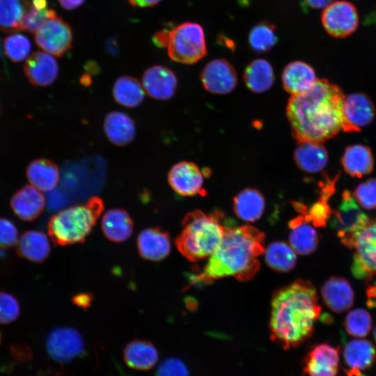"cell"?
<instances>
[{
    "instance_id": "9c48e42d",
    "label": "cell",
    "mask_w": 376,
    "mask_h": 376,
    "mask_svg": "<svg viewBox=\"0 0 376 376\" xmlns=\"http://www.w3.org/2000/svg\"><path fill=\"white\" fill-rule=\"evenodd\" d=\"M35 41L45 52L56 56H62L72 47V29L68 23L56 14L47 19L35 32Z\"/></svg>"
},
{
    "instance_id": "f907efd6",
    "label": "cell",
    "mask_w": 376,
    "mask_h": 376,
    "mask_svg": "<svg viewBox=\"0 0 376 376\" xmlns=\"http://www.w3.org/2000/svg\"><path fill=\"white\" fill-rule=\"evenodd\" d=\"M309 6L314 8H323L329 6L333 0H304Z\"/></svg>"
},
{
    "instance_id": "30bf717a",
    "label": "cell",
    "mask_w": 376,
    "mask_h": 376,
    "mask_svg": "<svg viewBox=\"0 0 376 376\" xmlns=\"http://www.w3.org/2000/svg\"><path fill=\"white\" fill-rule=\"evenodd\" d=\"M49 356L55 361L67 363L81 356L85 352V343L81 334L71 327H57L52 329L46 339Z\"/></svg>"
},
{
    "instance_id": "d6986e66",
    "label": "cell",
    "mask_w": 376,
    "mask_h": 376,
    "mask_svg": "<svg viewBox=\"0 0 376 376\" xmlns=\"http://www.w3.org/2000/svg\"><path fill=\"white\" fill-rule=\"evenodd\" d=\"M321 295L325 306L336 313L348 311L354 304V291L345 278L330 277L322 285Z\"/></svg>"
},
{
    "instance_id": "7dc6e473",
    "label": "cell",
    "mask_w": 376,
    "mask_h": 376,
    "mask_svg": "<svg viewBox=\"0 0 376 376\" xmlns=\"http://www.w3.org/2000/svg\"><path fill=\"white\" fill-rule=\"evenodd\" d=\"M61 6L68 10H74L85 1V0H58Z\"/></svg>"
},
{
    "instance_id": "816d5d0a",
    "label": "cell",
    "mask_w": 376,
    "mask_h": 376,
    "mask_svg": "<svg viewBox=\"0 0 376 376\" xmlns=\"http://www.w3.org/2000/svg\"><path fill=\"white\" fill-rule=\"evenodd\" d=\"M373 338H374V340H375V342L376 343V326L374 329V331H373Z\"/></svg>"
},
{
    "instance_id": "44dd1931",
    "label": "cell",
    "mask_w": 376,
    "mask_h": 376,
    "mask_svg": "<svg viewBox=\"0 0 376 376\" xmlns=\"http://www.w3.org/2000/svg\"><path fill=\"white\" fill-rule=\"evenodd\" d=\"M281 79L284 89L292 95L308 91L318 79L314 69L301 61L288 63L283 71Z\"/></svg>"
},
{
    "instance_id": "e575fe53",
    "label": "cell",
    "mask_w": 376,
    "mask_h": 376,
    "mask_svg": "<svg viewBox=\"0 0 376 376\" xmlns=\"http://www.w3.org/2000/svg\"><path fill=\"white\" fill-rule=\"evenodd\" d=\"M267 264L273 269L287 272L292 269L297 262L296 252L290 245L283 242H274L265 251Z\"/></svg>"
},
{
    "instance_id": "d4e9b609",
    "label": "cell",
    "mask_w": 376,
    "mask_h": 376,
    "mask_svg": "<svg viewBox=\"0 0 376 376\" xmlns=\"http://www.w3.org/2000/svg\"><path fill=\"white\" fill-rule=\"evenodd\" d=\"M304 217H297L289 223V242L294 251L300 255H308L317 249L319 242L318 232Z\"/></svg>"
},
{
    "instance_id": "d6a6232c",
    "label": "cell",
    "mask_w": 376,
    "mask_h": 376,
    "mask_svg": "<svg viewBox=\"0 0 376 376\" xmlns=\"http://www.w3.org/2000/svg\"><path fill=\"white\" fill-rule=\"evenodd\" d=\"M145 91L138 79L130 76H123L116 79L113 87V96L119 104L134 108L144 100Z\"/></svg>"
},
{
    "instance_id": "db71d44e",
    "label": "cell",
    "mask_w": 376,
    "mask_h": 376,
    "mask_svg": "<svg viewBox=\"0 0 376 376\" xmlns=\"http://www.w3.org/2000/svg\"><path fill=\"white\" fill-rule=\"evenodd\" d=\"M1 334L0 332V343H1Z\"/></svg>"
},
{
    "instance_id": "7bdbcfd3",
    "label": "cell",
    "mask_w": 376,
    "mask_h": 376,
    "mask_svg": "<svg viewBox=\"0 0 376 376\" xmlns=\"http://www.w3.org/2000/svg\"><path fill=\"white\" fill-rule=\"evenodd\" d=\"M155 376H189V373L187 366L181 359L170 357L159 364Z\"/></svg>"
},
{
    "instance_id": "c3c4849f",
    "label": "cell",
    "mask_w": 376,
    "mask_h": 376,
    "mask_svg": "<svg viewBox=\"0 0 376 376\" xmlns=\"http://www.w3.org/2000/svg\"><path fill=\"white\" fill-rule=\"evenodd\" d=\"M367 304L370 307L376 308V284L370 285L366 290Z\"/></svg>"
},
{
    "instance_id": "52a82bcc",
    "label": "cell",
    "mask_w": 376,
    "mask_h": 376,
    "mask_svg": "<svg viewBox=\"0 0 376 376\" xmlns=\"http://www.w3.org/2000/svg\"><path fill=\"white\" fill-rule=\"evenodd\" d=\"M370 220L350 191L345 190L338 208L332 211L330 226L340 242L352 249L354 238Z\"/></svg>"
},
{
    "instance_id": "3957f363",
    "label": "cell",
    "mask_w": 376,
    "mask_h": 376,
    "mask_svg": "<svg viewBox=\"0 0 376 376\" xmlns=\"http://www.w3.org/2000/svg\"><path fill=\"white\" fill-rule=\"evenodd\" d=\"M264 251L265 234L258 229L249 225L227 227L220 245L203 271L189 277L190 284H207L229 276L246 281L258 272V257Z\"/></svg>"
},
{
    "instance_id": "4316f807",
    "label": "cell",
    "mask_w": 376,
    "mask_h": 376,
    "mask_svg": "<svg viewBox=\"0 0 376 376\" xmlns=\"http://www.w3.org/2000/svg\"><path fill=\"white\" fill-rule=\"evenodd\" d=\"M101 228L108 240L122 242L132 235L134 223L126 210L113 208L107 211L102 216Z\"/></svg>"
},
{
    "instance_id": "d590c367",
    "label": "cell",
    "mask_w": 376,
    "mask_h": 376,
    "mask_svg": "<svg viewBox=\"0 0 376 376\" xmlns=\"http://www.w3.org/2000/svg\"><path fill=\"white\" fill-rule=\"evenodd\" d=\"M249 44L257 52H264L271 49L277 42L275 26L267 22H260L249 32Z\"/></svg>"
},
{
    "instance_id": "f6af8a7d",
    "label": "cell",
    "mask_w": 376,
    "mask_h": 376,
    "mask_svg": "<svg viewBox=\"0 0 376 376\" xmlns=\"http://www.w3.org/2000/svg\"><path fill=\"white\" fill-rule=\"evenodd\" d=\"M13 356L19 361H28L32 357V352L29 346L22 343H15L10 346Z\"/></svg>"
},
{
    "instance_id": "603a6c76",
    "label": "cell",
    "mask_w": 376,
    "mask_h": 376,
    "mask_svg": "<svg viewBox=\"0 0 376 376\" xmlns=\"http://www.w3.org/2000/svg\"><path fill=\"white\" fill-rule=\"evenodd\" d=\"M159 354L150 341L134 339L130 341L123 351V359L130 368L138 370H148L157 363Z\"/></svg>"
},
{
    "instance_id": "277c9868",
    "label": "cell",
    "mask_w": 376,
    "mask_h": 376,
    "mask_svg": "<svg viewBox=\"0 0 376 376\" xmlns=\"http://www.w3.org/2000/svg\"><path fill=\"white\" fill-rule=\"evenodd\" d=\"M222 217L219 211L187 213L182 221V230L175 241L180 253L192 262L210 257L220 245L227 228L221 222Z\"/></svg>"
},
{
    "instance_id": "ac0fdd59",
    "label": "cell",
    "mask_w": 376,
    "mask_h": 376,
    "mask_svg": "<svg viewBox=\"0 0 376 376\" xmlns=\"http://www.w3.org/2000/svg\"><path fill=\"white\" fill-rule=\"evenodd\" d=\"M137 248L143 258L150 261H161L171 252L169 235L159 227L147 228L137 237Z\"/></svg>"
},
{
    "instance_id": "1f68e13d",
    "label": "cell",
    "mask_w": 376,
    "mask_h": 376,
    "mask_svg": "<svg viewBox=\"0 0 376 376\" xmlns=\"http://www.w3.org/2000/svg\"><path fill=\"white\" fill-rule=\"evenodd\" d=\"M244 80L247 88L252 92L260 93L268 91L274 81L271 64L262 58L253 60L244 70Z\"/></svg>"
},
{
    "instance_id": "ba28073f",
    "label": "cell",
    "mask_w": 376,
    "mask_h": 376,
    "mask_svg": "<svg viewBox=\"0 0 376 376\" xmlns=\"http://www.w3.org/2000/svg\"><path fill=\"white\" fill-rule=\"evenodd\" d=\"M354 249L351 270L358 279L376 276V219H370L353 240Z\"/></svg>"
},
{
    "instance_id": "f546056e",
    "label": "cell",
    "mask_w": 376,
    "mask_h": 376,
    "mask_svg": "<svg viewBox=\"0 0 376 376\" xmlns=\"http://www.w3.org/2000/svg\"><path fill=\"white\" fill-rule=\"evenodd\" d=\"M26 177L31 185L40 191H48L58 185L60 173L54 162L48 159L39 158L28 165Z\"/></svg>"
},
{
    "instance_id": "f1b7e54d",
    "label": "cell",
    "mask_w": 376,
    "mask_h": 376,
    "mask_svg": "<svg viewBox=\"0 0 376 376\" xmlns=\"http://www.w3.org/2000/svg\"><path fill=\"white\" fill-rule=\"evenodd\" d=\"M341 164L344 171L351 177L361 178L368 175L374 168L371 149L363 144L350 146L343 152Z\"/></svg>"
},
{
    "instance_id": "ee69618b",
    "label": "cell",
    "mask_w": 376,
    "mask_h": 376,
    "mask_svg": "<svg viewBox=\"0 0 376 376\" xmlns=\"http://www.w3.org/2000/svg\"><path fill=\"white\" fill-rule=\"evenodd\" d=\"M18 232L15 225L10 219L0 218V249H6L17 242Z\"/></svg>"
},
{
    "instance_id": "681fc988",
    "label": "cell",
    "mask_w": 376,
    "mask_h": 376,
    "mask_svg": "<svg viewBox=\"0 0 376 376\" xmlns=\"http://www.w3.org/2000/svg\"><path fill=\"white\" fill-rule=\"evenodd\" d=\"M162 0H129L130 3L135 7H150L159 3Z\"/></svg>"
},
{
    "instance_id": "7a4b0ae2",
    "label": "cell",
    "mask_w": 376,
    "mask_h": 376,
    "mask_svg": "<svg viewBox=\"0 0 376 376\" xmlns=\"http://www.w3.org/2000/svg\"><path fill=\"white\" fill-rule=\"evenodd\" d=\"M321 306L313 285L298 279L275 291L269 321L270 338L284 350L297 347L313 334Z\"/></svg>"
},
{
    "instance_id": "6da1fadb",
    "label": "cell",
    "mask_w": 376,
    "mask_h": 376,
    "mask_svg": "<svg viewBox=\"0 0 376 376\" xmlns=\"http://www.w3.org/2000/svg\"><path fill=\"white\" fill-rule=\"evenodd\" d=\"M345 95L337 85L318 79L307 91L290 97L286 114L297 142L322 143L336 135L343 120Z\"/></svg>"
},
{
    "instance_id": "bcb514c9",
    "label": "cell",
    "mask_w": 376,
    "mask_h": 376,
    "mask_svg": "<svg viewBox=\"0 0 376 376\" xmlns=\"http://www.w3.org/2000/svg\"><path fill=\"white\" fill-rule=\"evenodd\" d=\"M93 296L91 294L89 293H80L79 295H75L73 297V302L75 305L86 308L87 307L90 306L92 302Z\"/></svg>"
},
{
    "instance_id": "9a60e30c",
    "label": "cell",
    "mask_w": 376,
    "mask_h": 376,
    "mask_svg": "<svg viewBox=\"0 0 376 376\" xmlns=\"http://www.w3.org/2000/svg\"><path fill=\"white\" fill-rule=\"evenodd\" d=\"M203 173L194 163L182 161L170 169L168 181L173 191L180 196L204 195Z\"/></svg>"
},
{
    "instance_id": "e0dca14e",
    "label": "cell",
    "mask_w": 376,
    "mask_h": 376,
    "mask_svg": "<svg viewBox=\"0 0 376 376\" xmlns=\"http://www.w3.org/2000/svg\"><path fill=\"white\" fill-rule=\"evenodd\" d=\"M24 73L29 81L38 86L52 84L58 75V65L52 54L38 51L29 56L24 64Z\"/></svg>"
},
{
    "instance_id": "4fadbf2b",
    "label": "cell",
    "mask_w": 376,
    "mask_h": 376,
    "mask_svg": "<svg viewBox=\"0 0 376 376\" xmlns=\"http://www.w3.org/2000/svg\"><path fill=\"white\" fill-rule=\"evenodd\" d=\"M201 80L204 88L210 93L225 95L235 88L237 77L228 61L217 58L205 65L201 73Z\"/></svg>"
},
{
    "instance_id": "4dcf8cb0",
    "label": "cell",
    "mask_w": 376,
    "mask_h": 376,
    "mask_svg": "<svg viewBox=\"0 0 376 376\" xmlns=\"http://www.w3.org/2000/svg\"><path fill=\"white\" fill-rule=\"evenodd\" d=\"M233 209L237 217L243 221H255L262 216L264 212V197L256 189H245L234 198Z\"/></svg>"
},
{
    "instance_id": "7402d4cb",
    "label": "cell",
    "mask_w": 376,
    "mask_h": 376,
    "mask_svg": "<svg viewBox=\"0 0 376 376\" xmlns=\"http://www.w3.org/2000/svg\"><path fill=\"white\" fill-rule=\"evenodd\" d=\"M293 159L301 171L316 173L322 171L328 162V152L322 143L299 142L293 154Z\"/></svg>"
},
{
    "instance_id": "74e56055",
    "label": "cell",
    "mask_w": 376,
    "mask_h": 376,
    "mask_svg": "<svg viewBox=\"0 0 376 376\" xmlns=\"http://www.w3.org/2000/svg\"><path fill=\"white\" fill-rule=\"evenodd\" d=\"M6 56L13 62H20L28 58L31 45L27 37L20 33L7 36L3 41Z\"/></svg>"
},
{
    "instance_id": "11a10c76",
    "label": "cell",
    "mask_w": 376,
    "mask_h": 376,
    "mask_svg": "<svg viewBox=\"0 0 376 376\" xmlns=\"http://www.w3.org/2000/svg\"><path fill=\"white\" fill-rule=\"evenodd\" d=\"M358 376H365L364 375H363L362 373H361L360 375H359Z\"/></svg>"
},
{
    "instance_id": "5bb4252c",
    "label": "cell",
    "mask_w": 376,
    "mask_h": 376,
    "mask_svg": "<svg viewBox=\"0 0 376 376\" xmlns=\"http://www.w3.org/2000/svg\"><path fill=\"white\" fill-rule=\"evenodd\" d=\"M340 349L327 343L313 346L304 357L302 373L308 376H336Z\"/></svg>"
},
{
    "instance_id": "836d02e7",
    "label": "cell",
    "mask_w": 376,
    "mask_h": 376,
    "mask_svg": "<svg viewBox=\"0 0 376 376\" xmlns=\"http://www.w3.org/2000/svg\"><path fill=\"white\" fill-rule=\"evenodd\" d=\"M30 6L29 0H0V30L6 33L22 31Z\"/></svg>"
},
{
    "instance_id": "8d00e7d4",
    "label": "cell",
    "mask_w": 376,
    "mask_h": 376,
    "mask_svg": "<svg viewBox=\"0 0 376 376\" xmlns=\"http://www.w3.org/2000/svg\"><path fill=\"white\" fill-rule=\"evenodd\" d=\"M344 327L350 336L363 338L368 336L371 330V315L364 308H358L352 310L345 316Z\"/></svg>"
},
{
    "instance_id": "f5cc1de1",
    "label": "cell",
    "mask_w": 376,
    "mask_h": 376,
    "mask_svg": "<svg viewBox=\"0 0 376 376\" xmlns=\"http://www.w3.org/2000/svg\"><path fill=\"white\" fill-rule=\"evenodd\" d=\"M1 56V41H0V58Z\"/></svg>"
},
{
    "instance_id": "cb8c5ba5",
    "label": "cell",
    "mask_w": 376,
    "mask_h": 376,
    "mask_svg": "<svg viewBox=\"0 0 376 376\" xmlns=\"http://www.w3.org/2000/svg\"><path fill=\"white\" fill-rule=\"evenodd\" d=\"M344 361L349 372H361L369 368L376 360V350L367 340H352L343 348Z\"/></svg>"
},
{
    "instance_id": "83f0119b",
    "label": "cell",
    "mask_w": 376,
    "mask_h": 376,
    "mask_svg": "<svg viewBox=\"0 0 376 376\" xmlns=\"http://www.w3.org/2000/svg\"><path fill=\"white\" fill-rule=\"evenodd\" d=\"M104 130L108 139L118 146L129 144L136 135V126L133 119L120 111L107 113L104 120Z\"/></svg>"
},
{
    "instance_id": "f35d334b",
    "label": "cell",
    "mask_w": 376,
    "mask_h": 376,
    "mask_svg": "<svg viewBox=\"0 0 376 376\" xmlns=\"http://www.w3.org/2000/svg\"><path fill=\"white\" fill-rule=\"evenodd\" d=\"M353 196L363 208L376 209V178H370L360 183L355 188Z\"/></svg>"
},
{
    "instance_id": "ab89813d",
    "label": "cell",
    "mask_w": 376,
    "mask_h": 376,
    "mask_svg": "<svg viewBox=\"0 0 376 376\" xmlns=\"http://www.w3.org/2000/svg\"><path fill=\"white\" fill-rule=\"evenodd\" d=\"M328 198L320 196L304 214L305 219L315 227H324L332 214V210L327 203Z\"/></svg>"
},
{
    "instance_id": "8992f818",
    "label": "cell",
    "mask_w": 376,
    "mask_h": 376,
    "mask_svg": "<svg viewBox=\"0 0 376 376\" xmlns=\"http://www.w3.org/2000/svg\"><path fill=\"white\" fill-rule=\"evenodd\" d=\"M167 52L173 61L194 64L203 58L207 52L205 34L201 25L185 22L168 33Z\"/></svg>"
},
{
    "instance_id": "5b68a950",
    "label": "cell",
    "mask_w": 376,
    "mask_h": 376,
    "mask_svg": "<svg viewBox=\"0 0 376 376\" xmlns=\"http://www.w3.org/2000/svg\"><path fill=\"white\" fill-rule=\"evenodd\" d=\"M103 209L102 200L93 196L84 204L58 212L47 224L50 239L54 244L61 246L84 242L92 231Z\"/></svg>"
},
{
    "instance_id": "8fae6325",
    "label": "cell",
    "mask_w": 376,
    "mask_h": 376,
    "mask_svg": "<svg viewBox=\"0 0 376 376\" xmlns=\"http://www.w3.org/2000/svg\"><path fill=\"white\" fill-rule=\"evenodd\" d=\"M321 19L326 31L337 38L350 36L359 25V15L355 6L343 0L331 2L324 8Z\"/></svg>"
},
{
    "instance_id": "ffe728a7",
    "label": "cell",
    "mask_w": 376,
    "mask_h": 376,
    "mask_svg": "<svg viewBox=\"0 0 376 376\" xmlns=\"http://www.w3.org/2000/svg\"><path fill=\"white\" fill-rule=\"evenodd\" d=\"M10 207L15 214L20 219L31 221L42 212L45 200L41 191L31 185L18 189L12 196Z\"/></svg>"
},
{
    "instance_id": "60d3db41",
    "label": "cell",
    "mask_w": 376,
    "mask_h": 376,
    "mask_svg": "<svg viewBox=\"0 0 376 376\" xmlns=\"http://www.w3.org/2000/svg\"><path fill=\"white\" fill-rule=\"evenodd\" d=\"M20 315V305L11 294L0 291V324H8Z\"/></svg>"
},
{
    "instance_id": "7c38bea8",
    "label": "cell",
    "mask_w": 376,
    "mask_h": 376,
    "mask_svg": "<svg viewBox=\"0 0 376 376\" xmlns=\"http://www.w3.org/2000/svg\"><path fill=\"white\" fill-rule=\"evenodd\" d=\"M342 130L357 132L368 125L375 116V109L370 97L362 93L345 95L343 106Z\"/></svg>"
},
{
    "instance_id": "484cf974",
    "label": "cell",
    "mask_w": 376,
    "mask_h": 376,
    "mask_svg": "<svg viewBox=\"0 0 376 376\" xmlns=\"http://www.w3.org/2000/svg\"><path fill=\"white\" fill-rule=\"evenodd\" d=\"M50 243L47 235L38 230H26L17 242L16 252L23 258L34 263H42L49 256Z\"/></svg>"
},
{
    "instance_id": "b9f144b4",
    "label": "cell",
    "mask_w": 376,
    "mask_h": 376,
    "mask_svg": "<svg viewBox=\"0 0 376 376\" xmlns=\"http://www.w3.org/2000/svg\"><path fill=\"white\" fill-rule=\"evenodd\" d=\"M56 15L54 10L45 8H37L30 6L24 18L22 30L36 32L49 17Z\"/></svg>"
},
{
    "instance_id": "2e32d148",
    "label": "cell",
    "mask_w": 376,
    "mask_h": 376,
    "mask_svg": "<svg viewBox=\"0 0 376 376\" xmlns=\"http://www.w3.org/2000/svg\"><path fill=\"white\" fill-rule=\"evenodd\" d=\"M142 85L146 93L150 97L166 100L174 95L178 79L171 70L162 65H154L144 72Z\"/></svg>"
}]
</instances>
